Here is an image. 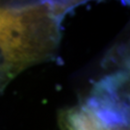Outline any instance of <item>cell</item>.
Here are the masks:
<instances>
[{
	"mask_svg": "<svg viewBox=\"0 0 130 130\" xmlns=\"http://www.w3.org/2000/svg\"><path fill=\"white\" fill-rule=\"evenodd\" d=\"M59 126H60L61 130H71V129H70L68 126L66 125L65 123H63V122H61V121H59Z\"/></svg>",
	"mask_w": 130,
	"mask_h": 130,
	"instance_id": "7a4b0ae2",
	"label": "cell"
},
{
	"mask_svg": "<svg viewBox=\"0 0 130 130\" xmlns=\"http://www.w3.org/2000/svg\"><path fill=\"white\" fill-rule=\"evenodd\" d=\"M69 10L65 2L0 4V71L14 77L54 57Z\"/></svg>",
	"mask_w": 130,
	"mask_h": 130,
	"instance_id": "6da1fadb",
	"label": "cell"
}]
</instances>
